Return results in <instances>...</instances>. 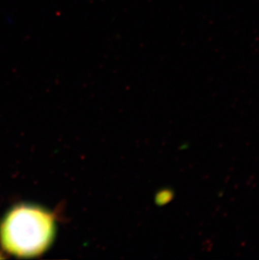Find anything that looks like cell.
Instances as JSON below:
<instances>
[{
    "label": "cell",
    "mask_w": 259,
    "mask_h": 260,
    "mask_svg": "<svg viewBox=\"0 0 259 260\" xmlns=\"http://www.w3.org/2000/svg\"><path fill=\"white\" fill-rule=\"evenodd\" d=\"M49 215L30 206H18L6 215L0 226V242L9 253L18 256L40 253L52 235Z\"/></svg>",
    "instance_id": "1"
}]
</instances>
